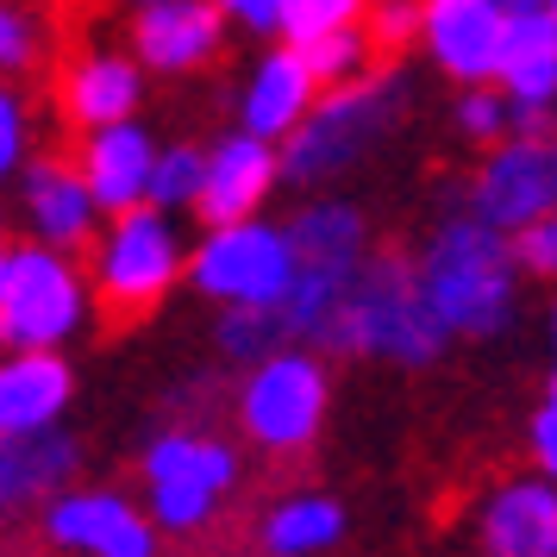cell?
<instances>
[{
	"instance_id": "1",
	"label": "cell",
	"mask_w": 557,
	"mask_h": 557,
	"mask_svg": "<svg viewBox=\"0 0 557 557\" xmlns=\"http://www.w3.org/2000/svg\"><path fill=\"white\" fill-rule=\"evenodd\" d=\"M420 288H426L432 313L445 320L451 338H495L513 320V288H520V257H513V232L488 226L476 213H457L432 232L426 257H420Z\"/></svg>"
},
{
	"instance_id": "39",
	"label": "cell",
	"mask_w": 557,
	"mask_h": 557,
	"mask_svg": "<svg viewBox=\"0 0 557 557\" xmlns=\"http://www.w3.org/2000/svg\"><path fill=\"white\" fill-rule=\"evenodd\" d=\"M552 145H557V126H552Z\"/></svg>"
},
{
	"instance_id": "25",
	"label": "cell",
	"mask_w": 557,
	"mask_h": 557,
	"mask_svg": "<svg viewBox=\"0 0 557 557\" xmlns=\"http://www.w3.org/2000/svg\"><path fill=\"white\" fill-rule=\"evenodd\" d=\"M295 51L307 57V70L320 76V88H345V82H363L370 76V51H376V38H370V26L357 32H326V38H313V45H295Z\"/></svg>"
},
{
	"instance_id": "29",
	"label": "cell",
	"mask_w": 557,
	"mask_h": 557,
	"mask_svg": "<svg viewBox=\"0 0 557 557\" xmlns=\"http://www.w3.org/2000/svg\"><path fill=\"white\" fill-rule=\"evenodd\" d=\"M513 257H520L527 276L557 282V213H545V220H532V226L513 232Z\"/></svg>"
},
{
	"instance_id": "10",
	"label": "cell",
	"mask_w": 557,
	"mask_h": 557,
	"mask_svg": "<svg viewBox=\"0 0 557 557\" xmlns=\"http://www.w3.org/2000/svg\"><path fill=\"white\" fill-rule=\"evenodd\" d=\"M507 20L502 0H420V45L451 82L482 88L502 76Z\"/></svg>"
},
{
	"instance_id": "12",
	"label": "cell",
	"mask_w": 557,
	"mask_h": 557,
	"mask_svg": "<svg viewBox=\"0 0 557 557\" xmlns=\"http://www.w3.org/2000/svg\"><path fill=\"white\" fill-rule=\"evenodd\" d=\"M226 38V7L220 0H151L132 13V57L157 76H188Z\"/></svg>"
},
{
	"instance_id": "20",
	"label": "cell",
	"mask_w": 557,
	"mask_h": 557,
	"mask_svg": "<svg viewBox=\"0 0 557 557\" xmlns=\"http://www.w3.org/2000/svg\"><path fill=\"white\" fill-rule=\"evenodd\" d=\"M76 438L70 432H26V438H0V513L26 507L32 495H63V482L76 476Z\"/></svg>"
},
{
	"instance_id": "11",
	"label": "cell",
	"mask_w": 557,
	"mask_h": 557,
	"mask_svg": "<svg viewBox=\"0 0 557 557\" xmlns=\"http://www.w3.org/2000/svg\"><path fill=\"white\" fill-rule=\"evenodd\" d=\"M45 539L76 557H157V520L113 488H70L45 507Z\"/></svg>"
},
{
	"instance_id": "33",
	"label": "cell",
	"mask_w": 557,
	"mask_h": 557,
	"mask_svg": "<svg viewBox=\"0 0 557 557\" xmlns=\"http://www.w3.org/2000/svg\"><path fill=\"white\" fill-rule=\"evenodd\" d=\"M532 457H539V470L557 482V376H552V395H545V407L532 413Z\"/></svg>"
},
{
	"instance_id": "19",
	"label": "cell",
	"mask_w": 557,
	"mask_h": 557,
	"mask_svg": "<svg viewBox=\"0 0 557 557\" xmlns=\"http://www.w3.org/2000/svg\"><path fill=\"white\" fill-rule=\"evenodd\" d=\"M502 95L513 107H552L557 101V13H513L502 45Z\"/></svg>"
},
{
	"instance_id": "9",
	"label": "cell",
	"mask_w": 557,
	"mask_h": 557,
	"mask_svg": "<svg viewBox=\"0 0 557 557\" xmlns=\"http://www.w3.org/2000/svg\"><path fill=\"white\" fill-rule=\"evenodd\" d=\"M470 213L502 232H520L532 220L557 213V145L552 138H507L502 151L482 163L470 188Z\"/></svg>"
},
{
	"instance_id": "35",
	"label": "cell",
	"mask_w": 557,
	"mask_h": 557,
	"mask_svg": "<svg viewBox=\"0 0 557 557\" xmlns=\"http://www.w3.org/2000/svg\"><path fill=\"white\" fill-rule=\"evenodd\" d=\"M507 13H545V7H552V0H502Z\"/></svg>"
},
{
	"instance_id": "24",
	"label": "cell",
	"mask_w": 557,
	"mask_h": 557,
	"mask_svg": "<svg viewBox=\"0 0 557 557\" xmlns=\"http://www.w3.org/2000/svg\"><path fill=\"white\" fill-rule=\"evenodd\" d=\"M288 338H295L288 307H226V313H220V351H226L232 363H263V357H276Z\"/></svg>"
},
{
	"instance_id": "36",
	"label": "cell",
	"mask_w": 557,
	"mask_h": 557,
	"mask_svg": "<svg viewBox=\"0 0 557 557\" xmlns=\"http://www.w3.org/2000/svg\"><path fill=\"white\" fill-rule=\"evenodd\" d=\"M7 263H13V251H7V245H0V282H7Z\"/></svg>"
},
{
	"instance_id": "26",
	"label": "cell",
	"mask_w": 557,
	"mask_h": 557,
	"mask_svg": "<svg viewBox=\"0 0 557 557\" xmlns=\"http://www.w3.org/2000/svg\"><path fill=\"white\" fill-rule=\"evenodd\" d=\"M207 157L213 151H201V145H163V151H157V170H151V207H163V213L201 207Z\"/></svg>"
},
{
	"instance_id": "14",
	"label": "cell",
	"mask_w": 557,
	"mask_h": 557,
	"mask_svg": "<svg viewBox=\"0 0 557 557\" xmlns=\"http://www.w3.org/2000/svg\"><path fill=\"white\" fill-rule=\"evenodd\" d=\"M282 182V151L257 132H226L213 157H207V188H201V213L207 226H232V220H257V207L270 201V188Z\"/></svg>"
},
{
	"instance_id": "23",
	"label": "cell",
	"mask_w": 557,
	"mask_h": 557,
	"mask_svg": "<svg viewBox=\"0 0 557 557\" xmlns=\"http://www.w3.org/2000/svg\"><path fill=\"white\" fill-rule=\"evenodd\" d=\"M345 532V507L332 495H288L263 513V552L270 557H320L326 545H338Z\"/></svg>"
},
{
	"instance_id": "13",
	"label": "cell",
	"mask_w": 557,
	"mask_h": 557,
	"mask_svg": "<svg viewBox=\"0 0 557 557\" xmlns=\"http://www.w3.org/2000/svg\"><path fill=\"white\" fill-rule=\"evenodd\" d=\"M20 213H26V232L51 251H76V245H95V220H101V201L82 176V163H63V157H38L26 163V182H20Z\"/></svg>"
},
{
	"instance_id": "21",
	"label": "cell",
	"mask_w": 557,
	"mask_h": 557,
	"mask_svg": "<svg viewBox=\"0 0 557 557\" xmlns=\"http://www.w3.org/2000/svg\"><path fill=\"white\" fill-rule=\"evenodd\" d=\"M138 101H145V82H138V63L132 57H82L76 70H70V82H63V113L76 120V126H120V120H132L138 113Z\"/></svg>"
},
{
	"instance_id": "6",
	"label": "cell",
	"mask_w": 557,
	"mask_h": 557,
	"mask_svg": "<svg viewBox=\"0 0 557 557\" xmlns=\"http://www.w3.org/2000/svg\"><path fill=\"white\" fill-rule=\"evenodd\" d=\"M95 301V288L76 276L70 251L51 245H20L0 282V345L7 351H57L70 332L82 326V313Z\"/></svg>"
},
{
	"instance_id": "27",
	"label": "cell",
	"mask_w": 557,
	"mask_h": 557,
	"mask_svg": "<svg viewBox=\"0 0 557 557\" xmlns=\"http://www.w3.org/2000/svg\"><path fill=\"white\" fill-rule=\"evenodd\" d=\"M363 0H282V38L288 45H313L326 32H345L357 26Z\"/></svg>"
},
{
	"instance_id": "3",
	"label": "cell",
	"mask_w": 557,
	"mask_h": 557,
	"mask_svg": "<svg viewBox=\"0 0 557 557\" xmlns=\"http://www.w3.org/2000/svg\"><path fill=\"white\" fill-rule=\"evenodd\" d=\"M188 282L195 295L220 307H282L301 282V251L288 226H270V220L207 226V238L188 251Z\"/></svg>"
},
{
	"instance_id": "8",
	"label": "cell",
	"mask_w": 557,
	"mask_h": 557,
	"mask_svg": "<svg viewBox=\"0 0 557 557\" xmlns=\"http://www.w3.org/2000/svg\"><path fill=\"white\" fill-rule=\"evenodd\" d=\"M232 482H238V457L207 432H163L145 451L151 520L163 532H201L213 520V507L226 502Z\"/></svg>"
},
{
	"instance_id": "15",
	"label": "cell",
	"mask_w": 557,
	"mask_h": 557,
	"mask_svg": "<svg viewBox=\"0 0 557 557\" xmlns=\"http://www.w3.org/2000/svg\"><path fill=\"white\" fill-rule=\"evenodd\" d=\"M76 395V376L57 351H7L0 357V438L51 432Z\"/></svg>"
},
{
	"instance_id": "4",
	"label": "cell",
	"mask_w": 557,
	"mask_h": 557,
	"mask_svg": "<svg viewBox=\"0 0 557 557\" xmlns=\"http://www.w3.org/2000/svg\"><path fill=\"white\" fill-rule=\"evenodd\" d=\"M445 320L432 313L426 288H420V270L407 263L401 251H376L363 257L351 288V345L370 357H388V363H432L445 351Z\"/></svg>"
},
{
	"instance_id": "31",
	"label": "cell",
	"mask_w": 557,
	"mask_h": 557,
	"mask_svg": "<svg viewBox=\"0 0 557 557\" xmlns=\"http://www.w3.org/2000/svg\"><path fill=\"white\" fill-rule=\"evenodd\" d=\"M32 57H38L32 20H26V13H13V7L0 0V76H20V70H32Z\"/></svg>"
},
{
	"instance_id": "22",
	"label": "cell",
	"mask_w": 557,
	"mask_h": 557,
	"mask_svg": "<svg viewBox=\"0 0 557 557\" xmlns=\"http://www.w3.org/2000/svg\"><path fill=\"white\" fill-rule=\"evenodd\" d=\"M288 238L301 251V270H363V213L351 201H313L288 220Z\"/></svg>"
},
{
	"instance_id": "17",
	"label": "cell",
	"mask_w": 557,
	"mask_h": 557,
	"mask_svg": "<svg viewBox=\"0 0 557 557\" xmlns=\"http://www.w3.org/2000/svg\"><path fill=\"white\" fill-rule=\"evenodd\" d=\"M151 170H157V145L138 120L95 126L88 145H82V176L95 188L101 213H126V207L151 201Z\"/></svg>"
},
{
	"instance_id": "34",
	"label": "cell",
	"mask_w": 557,
	"mask_h": 557,
	"mask_svg": "<svg viewBox=\"0 0 557 557\" xmlns=\"http://www.w3.org/2000/svg\"><path fill=\"white\" fill-rule=\"evenodd\" d=\"M226 7V20H238L245 32H282V0H220Z\"/></svg>"
},
{
	"instance_id": "16",
	"label": "cell",
	"mask_w": 557,
	"mask_h": 557,
	"mask_svg": "<svg viewBox=\"0 0 557 557\" xmlns=\"http://www.w3.org/2000/svg\"><path fill=\"white\" fill-rule=\"evenodd\" d=\"M482 552L488 557H557V482H502L482 507Z\"/></svg>"
},
{
	"instance_id": "18",
	"label": "cell",
	"mask_w": 557,
	"mask_h": 557,
	"mask_svg": "<svg viewBox=\"0 0 557 557\" xmlns=\"http://www.w3.org/2000/svg\"><path fill=\"white\" fill-rule=\"evenodd\" d=\"M320 95H326V88H320V76L307 70V57L295 51V45H282V51H270L251 70V88H245V132L282 145V138L313 113Z\"/></svg>"
},
{
	"instance_id": "28",
	"label": "cell",
	"mask_w": 557,
	"mask_h": 557,
	"mask_svg": "<svg viewBox=\"0 0 557 557\" xmlns=\"http://www.w3.org/2000/svg\"><path fill=\"white\" fill-rule=\"evenodd\" d=\"M457 126L482 138V145H502V132H513V101L495 95L488 82L482 88H463V101H457Z\"/></svg>"
},
{
	"instance_id": "30",
	"label": "cell",
	"mask_w": 557,
	"mask_h": 557,
	"mask_svg": "<svg viewBox=\"0 0 557 557\" xmlns=\"http://www.w3.org/2000/svg\"><path fill=\"white\" fill-rule=\"evenodd\" d=\"M413 26H420V7H413V0H376V7H370V38H376V51L413 45Z\"/></svg>"
},
{
	"instance_id": "7",
	"label": "cell",
	"mask_w": 557,
	"mask_h": 557,
	"mask_svg": "<svg viewBox=\"0 0 557 557\" xmlns=\"http://www.w3.org/2000/svg\"><path fill=\"white\" fill-rule=\"evenodd\" d=\"M238 420L251 432V445L276 457H295L320 438L326 420V363L320 351H276L251 363L245 395H238Z\"/></svg>"
},
{
	"instance_id": "32",
	"label": "cell",
	"mask_w": 557,
	"mask_h": 557,
	"mask_svg": "<svg viewBox=\"0 0 557 557\" xmlns=\"http://www.w3.org/2000/svg\"><path fill=\"white\" fill-rule=\"evenodd\" d=\"M26 163V107H20V95L0 82V182L13 176Z\"/></svg>"
},
{
	"instance_id": "38",
	"label": "cell",
	"mask_w": 557,
	"mask_h": 557,
	"mask_svg": "<svg viewBox=\"0 0 557 557\" xmlns=\"http://www.w3.org/2000/svg\"><path fill=\"white\" fill-rule=\"evenodd\" d=\"M132 7H151V0H132Z\"/></svg>"
},
{
	"instance_id": "2",
	"label": "cell",
	"mask_w": 557,
	"mask_h": 557,
	"mask_svg": "<svg viewBox=\"0 0 557 557\" xmlns=\"http://www.w3.org/2000/svg\"><path fill=\"white\" fill-rule=\"evenodd\" d=\"M182 270H188V251H182L176 213H163V207H151V201L113 213L107 232L95 238V270H88L101 326L107 332L138 326L145 313L163 307V295L176 288Z\"/></svg>"
},
{
	"instance_id": "37",
	"label": "cell",
	"mask_w": 557,
	"mask_h": 557,
	"mask_svg": "<svg viewBox=\"0 0 557 557\" xmlns=\"http://www.w3.org/2000/svg\"><path fill=\"white\" fill-rule=\"evenodd\" d=\"M552 345H557V307H552Z\"/></svg>"
},
{
	"instance_id": "40",
	"label": "cell",
	"mask_w": 557,
	"mask_h": 557,
	"mask_svg": "<svg viewBox=\"0 0 557 557\" xmlns=\"http://www.w3.org/2000/svg\"><path fill=\"white\" fill-rule=\"evenodd\" d=\"M552 13H557V0H552Z\"/></svg>"
},
{
	"instance_id": "5",
	"label": "cell",
	"mask_w": 557,
	"mask_h": 557,
	"mask_svg": "<svg viewBox=\"0 0 557 557\" xmlns=\"http://www.w3.org/2000/svg\"><path fill=\"white\" fill-rule=\"evenodd\" d=\"M388 113H395V76H363V82H345V88H326L313 101V113L282 138V182L320 188L338 170H351L382 138Z\"/></svg>"
}]
</instances>
